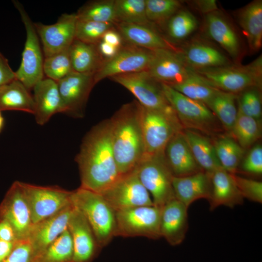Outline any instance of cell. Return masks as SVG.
<instances>
[{"mask_svg":"<svg viewBox=\"0 0 262 262\" xmlns=\"http://www.w3.org/2000/svg\"><path fill=\"white\" fill-rule=\"evenodd\" d=\"M172 184L176 198L188 208L196 200H208L211 196V176L204 171L184 177H174Z\"/></svg>","mask_w":262,"mask_h":262,"instance_id":"484cf974","label":"cell"},{"mask_svg":"<svg viewBox=\"0 0 262 262\" xmlns=\"http://www.w3.org/2000/svg\"><path fill=\"white\" fill-rule=\"evenodd\" d=\"M0 240L13 242L19 241L12 225L2 219H0Z\"/></svg>","mask_w":262,"mask_h":262,"instance_id":"c3c4849f","label":"cell"},{"mask_svg":"<svg viewBox=\"0 0 262 262\" xmlns=\"http://www.w3.org/2000/svg\"><path fill=\"white\" fill-rule=\"evenodd\" d=\"M178 50L170 49L154 50L147 69L154 79L172 86L180 82L188 76L191 69L184 63Z\"/></svg>","mask_w":262,"mask_h":262,"instance_id":"d6986e66","label":"cell"},{"mask_svg":"<svg viewBox=\"0 0 262 262\" xmlns=\"http://www.w3.org/2000/svg\"><path fill=\"white\" fill-rule=\"evenodd\" d=\"M237 18L250 52L258 51L262 44V1L253 0L242 8L237 13Z\"/></svg>","mask_w":262,"mask_h":262,"instance_id":"83f0119b","label":"cell"},{"mask_svg":"<svg viewBox=\"0 0 262 262\" xmlns=\"http://www.w3.org/2000/svg\"><path fill=\"white\" fill-rule=\"evenodd\" d=\"M16 79L8 63V60L0 52V86Z\"/></svg>","mask_w":262,"mask_h":262,"instance_id":"7dc6e473","label":"cell"},{"mask_svg":"<svg viewBox=\"0 0 262 262\" xmlns=\"http://www.w3.org/2000/svg\"><path fill=\"white\" fill-rule=\"evenodd\" d=\"M161 208L154 205L115 212V236H142L151 239L161 238Z\"/></svg>","mask_w":262,"mask_h":262,"instance_id":"9c48e42d","label":"cell"},{"mask_svg":"<svg viewBox=\"0 0 262 262\" xmlns=\"http://www.w3.org/2000/svg\"><path fill=\"white\" fill-rule=\"evenodd\" d=\"M183 132L194 158L201 169L211 175L223 168L217 157L213 143L197 131L183 129Z\"/></svg>","mask_w":262,"mask_h":262,"instance_id":"f1b7e54d","label":"cell"},{"mask_svg":"<svg viewBox=\"0 0 262 262\" xmlns=\"http://www.w3.org/2000/svg\"><path fill=\"white\" fill-rule=\"evenodd\" d=\"M109 79L130 91L144 107L176 115L163 93L161 83L147 70L117 75Z\"/></svg>","mask_w":262,"mask_h":262,"instance_id":"30bf717a","label":"cell"},{"mask_svg":"<svg viewBox=\"0 0 262 262\" xmlns=\"http://www.w3.org/2000/svg\"><path fill=\"white\" fill-rule=\"evenodd\" d=\"M154 50L128 43L123 44L112 58L104 59L94 74L96 84L106 78L143 70H147Z\"/></svg>","mask_w":262,"mask_h":262,"instance_id":"4fadbf2b","label":"cell"},{"mask_svg":"<svg viewBox=\"0 0 262 262\" xmlns=\"http://www.w3.org/2000/svg\"><path fill=\"white\" fill-rule=\"evenodd\" d=\"M240 171L245 174L260 176L262 174V147L261 145L253 147L240 165Z\"/></svg>","mask_w":262,"mask_h":262,"instance_id":"f6af8a7d","label":"cell"},{"mask_svg":"<svg viewBox=\"0 0 262 262\" xmlns=\"http://www.w3.org/2000/svg\"><path fill=\"white\" fill-rule=\"evenodd\" d=\"M166 32L172 44L186 40L198 28V21L194 15L182 8L165 23Z\"/></svg>","mask_w":262,"mask_h":262,"instance_id":"e575fe53","label":"cell"},{"mask_svg":"<svg viewBox=\"0 0 262 262\" xmlns=\"http://www.w3.org/2000/svg\"><path fill=\"white\" fill-rule=\"evenodd\" d=\"M170 86L187 97L206 105L219 90L192 69L183 80Z\"/></svg>","mask_w":262,"mask_h":262,"instance_id":"d6a6232c","label":"cell"},{"mask_svg":"<svg viewBox=\"0 0 262 262\" xmlns=\"http://www.w3.org/2000/svg\"><path fill=\"white\" fill-rule=\"evenodd\" d=\"M16 242L0 240V262H4L8 258Z\"/></svg>","mask_w":262,"mask_h":262,"instance_id":"f5cc1de1","label":"cell"},{"mask_svg":"<svg viewBox=\"0 0 262 262\" xmlns=\"http://www.w3.org/2000/svg\"><path fill=\"white\" fill-rule=\"evenodd\" d=\"M146 13L149 22L165 23L181 8V2L177 0H145Z\"/></svg>","mask_w":262,"mask_h":262,"instance_id":"ab89813d","label":"cell"},{"mask_svg":"<svg viewBox=\"0 0 262 262\" xmlns=\"http://www.w3.org/2000/svg\"><path fill=\"white\" fill-rule=\"evenodd\" d=\"M178 48V53L187 66L192 70L233 64L221 49L202 38H193Z\"/></svg>","mask_w":262,"mask_h":262,"instance_id":"ac0fdd59","label":"cell"},{"mask_svg":"<svg viewBox=\"0 0 262 262\" xmlns=\"http://www.w3.org/2000/svg\"><path fill=\"white\" fill-rule=\"evenodd\" d=\"M237 95L218 90L206 104L227 131L230 132L236 119Z\"/></svg>","mask_w":262,"mask_h":262,"instance_id":"1f68e13d","label":"cell"},{"mask_svg":"<svg viewBox=\"0 0 262 262\" xmlns=\"http://www.w3.org/2000/svg\"><path fill=\"white\" fill-rule=\"evenodd\" d=\"M4 126V119L0 110V133L2 131Z\"/></svg>","mask_w":262,"mask_h":262,"instance_id":"db71d44e","label":"cell"},{"mask_svg":"<svg viewBox=\"0 0 262 262\" xmlns=\"http://www.w3.org/2000/svg\"><path fill=\"white\" fill-rule=\"evenodd\" d=\"M24 24L26 39L20 65L15 72L16 78L30 91L44 78V59L38 35L33 23L21 3L14 0Z\"/></svg>","mask_w":262,"mask_h":262,"instance_id":"ba28073f","label":"cell"},{"mask_svg":"<svg viewBox=\"0 0 262 262\" xmlns=\"http://www.w3.org/2000/svg\"><path fill=\"white\" fill-rule=\"evenodd\" d=\"M188 209L176 198L162 208L161 236L171 246L180 244L185 237L188 229Z\"/></svg>","mask_w":262,"mask_h":262,"instance_id":"603a6c76","label":"cell"},{"mask_svg":"<svg viewBox=\"0 0 262 262\" xmlns=\"http://www.w3.org/2000/svg\"><path fill=\"white\" fill-rule=\"evenodd\" d=\"M260 119L247 116L238 109V114L230 132L244 149L253 145L261 136Z\"/></svg>","mask_w":262,"mask_h":262,"instance_id":"d590c367","label":"cell"},{"mask_svg":"<svg viewBox=\"0 0 262 262\" xmlns=\"http://www.w3.org/2000/svg\"><path fill=\"white\" fill-rule=\"evenodd\" d=\"M4 262H37V258L29 240H19Z\"/></svg>","mask_w":262,"mask_h":262,"instance_id":"bcb514c9","label":"cell"},{"mask_svg":"<svg viewBox=\"0 0 262 262\" xmlns=\"http://www.w3.org/2000/svg\"><path fill=\"white\" fill-rule=\"evenodd\" d=\"M115 24L78 20L76 26L75 39L82 42L98 44L104 34L114 29Z\"/></svg>","mask_w":262,"mask_h":262,"instance_id":"60d3db41","label":"cell"},{"mask_svg":"<svg viewBox=\"0 0 262 262\" xmlns=\"http://www.w3.org/2000/svg\"><path fill=\"white\" fill-rule=\"evenodd\" d=\"M68 229L73 243V262H92L102 248L86 219L75 207L69 220Z\"/></svg>","mask_w":262,"mask_h":262,"instance_id":"ffe728a7","label":"cell"},{"mask_svg":"<svg viewBox=\"0 0 262 262\" xmlns=\"http://www.w3.org/2000/svg\"><path fill=\"white\" fill-rule=\"evenodd\" d=\"M115 26L127 43L151 50L179 49L148 24L116 23Z\"/></svg>","mask_w":262,"mask_h":262,"instance_id":"d4e9b609","label":"cell"},{"mask_svg":"<svg viewBox=\"0 0 262 262\" xmlns=\"http://www.w3.org/2000/svg\"><path fill=\"white\" fill-rule=\"evenodd\" d=\"M137 100L124 104L110 119L113 149L121 175L135 169L145 155Z\"/></svg>","mask_w":262,"mask_h":262,"instance_id":"7a4b0ae2","label":"cell"},{"mask_svg":"<svg viewBox=\"0 0 262 262\" xmlns=\"http://www.w3.org/2000/svg\"><path fill=\"white\" fill-rule=\"evenodd\" d=\"M71 203L84 216L102 248L115 237V211L98 193L80 187L72 191Z\"/></svg>","mask_w":262,"mask_h":262,"instance_id":"3957f363","label":"cell"},{"mask_svg":"<svg viewBox=\"0 0 262 262\" xmlns=\"http://www.w3.org/2000/svg\"><path fill=\"white\" fill-rule=\"evenodd\" d=\"M203 31L217 43L234 64H240L243 51L240 38L231 22L219 9L204 15Z\"/></svg>","mask_w":262,"mask_h":262,"instance_id":"e0dca14e","label":"cell"},{"mask_svg":"<svg viewBox=\"0 0 262 262\" xmlns=\"http://www.w3.org/2000/svg\"><path fill=\"white\" fill-rule=\"evenodd\" d=\"M123 40L119 32L115 28L107 31L104 34L101 40V41L118 49H119L123 44Z\"/></svg>","mask_w":262,"mask_h":262,"instance_id":"f907efd6","label":"cell"},{"mask_svg":"<svg viewBox=\"0 0 262 262\" xmlns=\"http://www.w3.org/2000/svg\"><path fill=\"white\" fill-rule=\"evenodd\" d=\"M260 88L251 87L237 96L238 109L244 114L260 119L262 116V102Z\"/></svg>","mask_w":262,"mask_h":262,"instance_id":"7bdbcfd3","label":"cell"},{"mask_svg":"<svg viewBox=\"0 0 262 262\" xmlns=\"http://www.w3.org/2000/svg\"><path fill=\"white\" fill-rule=\"evenodd\" d=\"M235 183L242 197L251 201L262 203V182L232 174Z\"/></svg>","mask_w":262,"mask_h":262,"instance_id":"ee69618b","label":"cell"},{"mask_svg":"<svg viewBox=\"0 0 262 262\" xmlns=\"http://www.w3.org/2000/svg\"><path fill=\"white\" fill-rule=\"evenodd\" d=\"M115 0H95L87 2L76 13L77 19L115 24Z\"/></svg>","mask_w":262,"mask_h":262,"instance_id":"f35d334b","label":"cell"},{"mask_svg":"<svg viewBox=\"0 0 262 262\" xmlns=\"http://www.w3.org/2000/svg\"><path fill=\"white\" fill-rule=\"evenodd\" d=\"M135 169L141 182L151 194L154 206L162 208L176 198L172 184L174 176L164 153L145 155Z\"/></svg>","mask_w":262,"mask_h":262,"instance_id":"5b68a950","label":"cell"},{"mask_svg":"<svg viewBox=\"0 0 262 262\" xmlns=\"http://www.w3.org/2000/svg\"><path fill=\"white\" fill-rule=\"evenodd\" d=\"M161 85L183 129L209 134L218 131V119L206 104L187 97L167 84L161 83Z\"/></svg>","mask_w":262,"mask_h":262,"instance_id":"8992f818","label":"cell"},{"mask_svg":"<svg viewBox=\"0 0 262 262\" xmlns=\"http://www.w3.org/2000/svg\"><path fill=\"white\" fill-rule=\"evenodd\" d=\"M33 225L71 204L72 191L57 186H43L21 182Z\"/></svg>","mask_w":262,"mask_h":262,"instance_id":"8fae6325","label":"cell"},{"mask_svg":"<svg viewBox=\"0 0 262 262\" xmlns=\"http://www.w3.org/2000/svg\"><path fill=\"white\" fill-rule=\"evenodd\" d=\"M33 89L34 103L33 115L38 124L43 125L55 114L64 113L63 105L56 81L44 78Z\"/></svg>","mask_w":262,"mask_h":262,"instance_id":"cb8c5ba5","label":"cell"},{"mask_svg":"<svg viewBox=\"0 0 262 262\" xmlns=\"http://www.w3.org/2000/svg\"><path fill=\"white\" fill-rule=\"evenodd\" d=\"M222 167L231 174H236L244 157L245 149L232 138L222 136L213 143Z\"/></svg>","mask_w":262,"mask_h":262,"instance_id":"836d02e7","label":"cell"},{"mask_svg":"<svg viewBox=\"0 0 262 262\" xmlns=\"http://www.w3.org/2000/svg\"><path fill=\"white\" fill-rule=\"evenodd\" d=\"M213 87L237 95L251 87L261 88L262 57L246 65H231L193 70Z\"/></svg>","mask_w":262,"mask_h":262,"instance_id":"277c9868","label":"cell"},{"mask_svg":"<svg viewBox=\"0 0 262 262\" xmlns=\"http://www.w3.org/2000/svg\"><path fill=\"white\" fill-rule=\"evenodd\" d=\"M74 208L71 203L54 215L33 225L27 239L37 260L46 248L68 229L69 220Z\"/></svg>","mask_w":262,"mask_h":262,"instance_id":"44dd1931","label":"cell"},{"mask_svg":"<svg viewBox=\"0 0 262 262\" xmlns=\"http://www.w3.org/2000/svg\"><path fill=\"white\" fill-rule=\"evenodd\" d=\"M139 115L145 155L164 153L171 138L183 130L176 115L148 109L140 104Z\"/></svg>","mask_w":262,"mask_h":262,"instance_id":"52a82bcc","label":"cell"},{"mask_svg":"<svg viewBox=\"0 0 262 262\" xmlns=\"http://www.w3.org/2000/svg\"><path fill=\"white\" fill-rule=\"evenodd\" d=\"M192 2L193 6L204 15L218 10L215 0H198Z\"/></svg>","mask_w":262,"mask_h":262,"instance_id":"681fc988","label":"cell"},{"mask_svg":"<svg viewBox=\"0 0 262 262\" xmlns=\"http://www.w3.org/2000/svg\"><path fill=\"white\" fill-rule=\"evenodd\" d=\"M72 68L80 73L94 74L104 58L97 45L86 43L75 39L68 49Z\"/></svg>","mask_w":262,"mask_h":262,"instance_id":"4dcf8cb0","label":"cell"},{"mask_svg":"<svg viewBox=\"0 0 262 262\" xmlns=\"http://www.w3.org/2000/svg\"><path fill=\"white\" fill-rule=\"evenodd\" d=\"M210 176L212 191L208 201L211 211L220 206L233 208L243 203L244 198L236 186L232 174L221 168Z\"/></svg>","mask_w":262,"mask_h":262,"instance_id":"4316f807","label":"cell"},{"mask_svg":"<svg viewBox=\"0 0 262 262\" xmlns=\"http://www.w3.org/2000/svg\"><path fill=\"white\" fill-rule=\"evenodd\" d=\"M73 241L67 229L46 248L37 262H73Z\"/></svg>","mask_w":262,"mask_h":262,"instance_id":"74e56055","label":"cell"},{"mask_svg":"<svg viewBox=\"0 0 262 262\" xmlns=\"http://www.w3.org/2000/svg\"><path fill=\"white\" fill-rule=\"evenodd\" d=\"M0 110L20 111L33 114V97L25 86L16 79L0 86Z\"/></svg>","mask_w":262,"mask_h":262,"instance_id":"f546056e","label":"cell"},{"mask_svg":"<svg viewBox=\"0 0 262 262\" xmlns=\"http://www.w3.org/2000/svg\"><path fill=\"white\" fill-rule=\"evenodd\" d=\"M97 46L99 53L104 59L112 58L119 49L102 41H101Z\"/></svg>","mask_w":262,"mask_h":262,"instance_id":"816d5d0a","label":"cell"},{"mask_svg":"<svg viewBox=\"0 0 262 262\" xmlns=\"http://www.w3.org/2000/svg\"><path fill=\"white\" fill-rule=\"evenodd\" d=\"M68 49L44 58L43 72L47 78L57 82L73 71Z\"/></svg>","mask_w":262,"mask_h":262,"instance_id":"b9f144b4","label":"cell"},{"mask_svg":"<svg viewBox=\"0 0 262 262\" xmlns=\"http://www.w3.org/2000/svg\"><path fill=\"white\" fill-rule=\"evenodd\" d=\"M164 155L174 177H184L203 171L194 158L183 130L177 132L168 142Z\"/></svg>","mask_w":262,"mask_h":262,"instance_id":"7402d4cb","label":"cell"},{"mask_svg":"<svg viewBox=\"0 0 262 262\" xmlns=\"http://www.w3.org/2000/svg\"><path fill=\"white\" fill-rule=\"evenodd\" d=\"M77 21L76 14H63L51 25L34 23L41 40L44 58L69 49L75 39Z\"/></svg>","mask_w":262,"mask_h":262,"instance_id":"2e32d148","label":"cell"},{"mask_svg":"<svg viewBox=\"0 0 262 262\" xmlns=\"http://www.w3.org/2000/svg\"><path fill=\"white\" fill-rule=\"evenodd\" d=\"M57 82L64 113L75 117H82L89 94L96 84L94 74L73 71Z\"/></svg>","mask_w":262,"mask_h":262,"instance_id":"5bb4252c","label":"cell"},{"mask_svg":"<svg viewBox=\"0 0 262 262\" xmlns=\"http://www.w3.org/2000/svg\"><path fill=\"white\" fill-rule=\"evenodd\" d=\"M101 195L115 212L154 205L148 192L141 182L135 169L121 175Z\"/></svg>","mask_w":262,"mask_h":262,"instance_id":"7c38bea8","label":"cell"},{"mask_svg":"<svg viewBox=\"0 0 262 262\" xmlns=\"http://www.w3.org/2000/svg\"><path fill=\"white\" fill-rule=\"evenodd\" d=\"M76 161L81 187L101 194L119 178L113 149L110 119L100 122L88 132Z\"/></svg>","mask_w":262,"mask_h":262,"instance_id":"6da1fadb","label":"cell"},{"mask_svg":"<svg viewBox=\"0 0 262 262\" xmlns=\"http://www.w3.org/2000/svg\"><path fill=\"white\" fill-rule=\"evenodd\" d=\"M115 23L148 25L145 0H115Z\"/></svg>","mask_w":262,"mask_h":262,"instance_id":"8d00e7d4","label":"cell"},{"mask_svg":"<svg viewBox=\"0 0 262 262\" xmlns=\"http://www.w3.org/2000/svg\"><path fill=\"white\" fill-rule=\"evenodd\" d=\"M0 219L12 225L18 240L27 239L33 224L21 181L14 182L6 192L0 204Z\"/></svg>","mask_w":262,"mask_h":262,"instance_id":"9a60e30c","label":"cell"}]
</instances>
